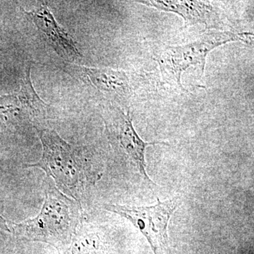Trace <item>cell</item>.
Segmentation results:
<instances>
[{
    "label": "cell",
    "mask_w": 254,
    "mask_h": 254,
    "mask_svg": "<svg viewBox=\"0 0 254 254\" xmlns=\"http://www.w3.org/2000/svg\"><path fill=\"white\" fill-rule=\"evenodd\" d=\"M46 198L35 218L15 224L18 236L53 246L60 253H66L81 222V204L64 194L51 182L46 185Z\"/></svg>",
    "instance_id": "1"
},
{
    "label": "cell",
    "mask_w": 254,
    "mask_h": 254,
    "mask_svg": "<svg viewBox=\"0 0 254 254\" xmlns=\"http://www.w3.org/2000/svg\"><path fill=\"white\" fill-rule=\"evenodd\" d=\"M252 44L254 34L250 32L208 31L194 41L182 46L160 45L153 51V59L158 63L163 81L187 91L182 85V73L194 67L202 76L207 57L215 48L230 42Z\"/></svg>",
    "instance_id": "2"
},
{
    "label": "cell",
    "mask_w": 254,
    "mask_h": 254,
    "mask_svg": "<svg viewBox=\"0 0 254 254\" xmlns=\"http://www.w3.org/2000/svg\"><path fill=\"white\" fill-rule=\"evenodd\" d=\"M36 129L43 145V155L37 163L26 166L41 169L54 180L60 191L79 202L88 180L81 148L65 141L54 130Z\"/></svg>",
    "instance_id": "3"
},
{
    "label": "cell",
    "mask_w": 254,
    "mask_h": 254,
    "mask_svg": "<svg viewBox=\"0 0 254 254\" xmlns=\"http://www.w3.org/2000/svg\"><path fill=\"white\" fill-rule=\"evenodd\" d=\"M157 200L152 206L105 204L104 208L129 220L149 242L154 254H169L168 223L181 200L177 196L163 202Z\"/></svg>",
    "instance_id": "4"
},
{
    "label": "cell",
    "mask_w": 254,
    "mask_h": 254,
    "mask_svg": "<svg viewBox=\"0 0 254 254\" xmlns=\"http://www.w3.org/2000/svg\"><path fill=\"white\" fill-rule=\"evenodd\" d=\"M103 118L112 144L116 145L131 159L148 186L154 185L147 175L145 149L149 145L169 144L162 141H143L133 127L129 113H125L118 105L112 104L107 107L103 112Z\"/></svg>",
    "instance_id": "5"
},
{
    "label": "cell",
    "mask_w": 254,
    "mask_h": 254,
    "mask_svg": "<svg viewBox=\"0 0 254 254\" xmlns=\"http://www.w3.org/2000/svg\"><path fill=\"white\" fill-rule=\"evenodd\" d=\"M31 71V64L28 63L18 93L0 96V119L7 125L24 127L48 115V105L35 91Z\"/></svg>",
    "instance_id": "6"
},
{
    "label": "cell",
    "mask_w": 254,
    "mask_h": 254,
    "mask_svg": "<svg viewBox=\"0 0 254 254\" xmlns=\"http://www.w3.org/2000/svg\"><path fill=\"white\" fill-rule=\"evenodd\" d=\"M148 7L154 8L165 12L173 13L184 19L187 28L196 24H203L208 31L223 30L225 15L218 4L209 1H138Z\"/></svg>",
    "instance_id": "7"
},
{
    "label": "cell",
    "mask_w": 254,
    "mask_h": 254,
    "mask_svg": "<svg viewBox=\"0 0 254 254\" xmlns=\"http://www.w3.org/2000/svg\"><path fill=\"white\" fill-rule=\"evenodd\" d=\"M69 70L76 72L81 81L91 85L100 93L115 100L127 105L133 95V86L126 71L115 68L88 67L72 64Z\"/></svg>",
    "instance_id": "8"
},
{
    "label": "cell",
    "mask_w": 254,
    "mask_h": 254,
    "mask_svg": "<svg viewBox=\"0 0 254 254\" xmlns=\"http://www.w3.org/2000/svg\"><path fill=\"white\" fill-rule=\"evenodd\" d=\"M36 25L43 36L64 60L76 63L82 55L72 37L57 22L48 4H43L31 11H23Z\"/></svg>",
    "instance_id": "9"
},
{
    "label": "cell",
    "mask_w": 254,
    "mask_h": 254,
    "mask_svg": "<svg viewBox=\"0 0 254 254\" xmlns=\"http://www.w3.org/2000/svg\"><path fill=\"white\" fill-rule=\"evenodd\" d=\"M6 232H11V229L9 228L8 222L0 215V235Z\"/></svg>",
    "instance_id": "10"
}]
</instances>
